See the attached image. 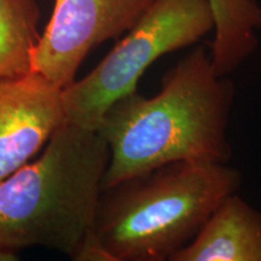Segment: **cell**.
<instances>
[{"instance_id":"1","label":"cell","mask_w":261,"mask_h":261,"mask_svg":"<svg viewBox=\"0 0 261 261\" xmlns=\"http://www.w3.org/2000/svg\"><path fill=\"white\" fill-rule=\"evenodd\" d=\"M234 93L201 45L168 71L156 96L135 91L114 103L96 129L110 150L103 189L169 163H227Z\"/></svg>"},{"instance_id":"2","label":"cell","mask_w":261,"mask_h":261,"mask_svg":"<svg viewBox=\"0 0 261 261\" xmlns=\"http://www.w3.org/2000/svg\"><path fill=\"white\" fill-rule=\"evenodd\" d=\"M109 160L98 130L62 123L38 158L0 181V247L69 256L94 227Z\"/></svg>"},{"instance_id":"3","label":"cell","mask_w":261,"mask_h":261,"mask_svg":"<svg viewBox=\"0 0 261 261\" xmlns=\"http://www.w3.org/2000/svg\"><path fill=\"white\" fill-rule=\"evenodd\" d=\"M241 182L226 163H169L103 189L94 230L115 261H171Z\"/></svg>"},{"instance_id":"4","label":"cell","mask_w":261,"mask_h":261,"mask_svg":"<svg viewBox=\"0 0 261 261\" xmlns=\"http://www.w3.org/2000/svg\"><path fill=\"white\" fill-rule=\"evenodd\" d=\"M213 31L210 0H155L97 67L64 87L65 122L97 129L114 103L137 91L150 65Z\"/></svg>"},{"instance_id":"5","label":"cell","mask_w":261,"mask_h":261,"mask_svg":"<svg viewBox=\"0 0 261 261\" xmlns=\"http://www.w3.org/2000/svg\"><path fill=\"white\" fill-rule=\"evenodd\" d=\"M155 0H55L32 58V71L69 86L90 52L121 38Z\"/></svg>"},{"instance_id":"6","label":"cell","mask_w":261,"mask_h":261,"mask_svg":"<svg viewBox=\"0 0 261 261\" xmlns=\"http://www.w3.org/2000/svg\"><path fill=\"white\" fill-rule=\"evenodd\" d=\"M63 122V89L33 71L0 77V181L37 158Z\"/></svg>"},{"instance_id":"7","label":"cell","mask_w":261,"mask_h":261,"mask_svg":"<svg viewBox=\"0 0 261 261\" xmlns=\"http://www.w3.org/2000/svg\"><path fill=\"white\" fill-rule=\"evenodd\" d=\"M171 261H261V212L228 195Z\"/></svg>"},{"instance_id":"8","label":"cell","mask_w":261,"mask_h":261,"mask_svg":"<svg viewBox=\"0 0 261 261\" xmlns=\"http://www.w3.org/2000/svg\"><path fill=\"white\" fill-rule=\"evenodd\" d=\"M214 16L211 60L215 74L226 76L252 56L261 29L257 0H210Z\"/></svg>"},{"instance_id":"9","label":"cell","mask_w":261,"mask_h":261,"mask_svg":"<svg viewBox=\"0 0 261 261\" xmlns=\"http://www.w3.org/2000/svg\"><path fill=\"white\" fill-rule=\"evenodd\" d=\"M40 15L38 0H0V77L32 73Z\"/></svg>"},{"instance_id":"10","label":"cell","mask_w":261,"mask_h":261,"mask_svg":"<svg viewBox=\"0 0 261 261\" xmlns=\"http://www.w3.org/2000/svg\"><path fill=\"white\" fill-rule=\"evenodd\" d=\"M68 257L73 261H115L94 227L81 238Z\"/></svg>"},{"instance_id":"11","label":"cell","mask_w":261,"mask_h":261,"mask_svg":"<svg viewBox=\"0 0 261 261\" xmlns=\"http://www.w3.org/2000/svg\"><path fill=\"white\" fill-rule=\"evenodd\" d=\"M17 260H19L17 252L4 249V248L0 247V261H17Z\"/></svg>"}]
</instances>
